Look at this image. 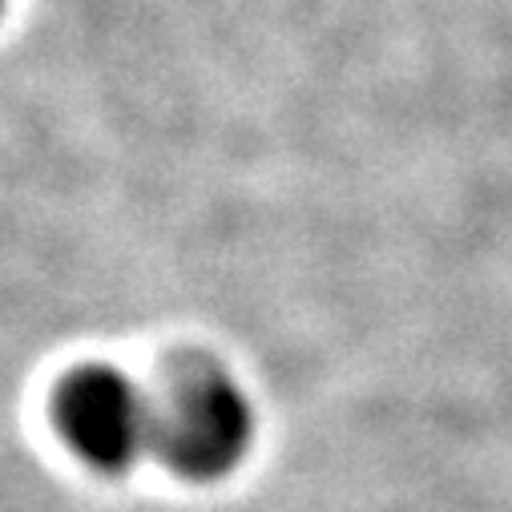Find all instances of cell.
<instances>
[{
    "instance_id": "obj_2",
    "label": "cell",
    "mask_w": 512,
    "mask_h": 512,
    "mask_svg": "<svg viewBox=\"0 0 512 512\" xmlns=\"http://www.w3.org/2000/svg\"><path fill=\"white\" fill-rule=\"evenodd\" d=\"M57 428L97 472H125L154 452V396L109 363H85L57 388Z\"/></svg>"
},
{
    "instance_id": "obj_1",
    "label": "cell",
    "mask_w": 512,
    "mask_h": 512,
    "mask_svg": "<svg viewBox=\"0 0 512 512\" xmlns=\"http://www.w3.org/2000/svg\"><path fill=\"white\" fill-rule=\"evenodd\" d=\"M254 448V404L210 355L170 363L154 396V456L190 484L226 480Z\"/></svg>"
},
{
    "instance_id": "obj_3",
    "label": "cell",
    "mask_w": 512,
    "mask_h": 512,
    "mask_svg": "<svg viewBox=\"0 0 512 512\" xmlns=\"http://www.w3.org/2000/svg\"><path fill=\"white\" fill-rule=\"evenodd\" d=\"M0 5H5V0H0Z\"/></svg>"
}]
</instances>
